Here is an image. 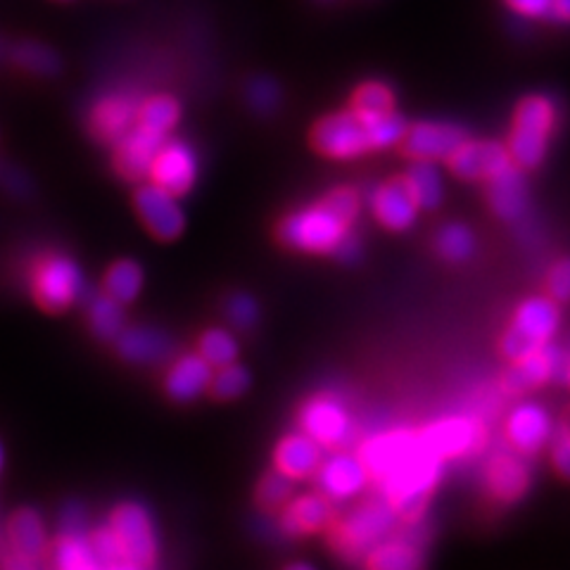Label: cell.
Returning <instances> with one entry per match:
<instances>
[{
	"instance_id": "cell-18",
	"label": "cell",
	"mask_w": 570,
	"mask_h": 570,
	"mask_svg": "<svg viewBox=\"0 0 570 570\" xmlns=\"http://www.w3.org/2000/svg\"><path fill=\"white\" fill-rule=\"evenodd\" d=\"M371 212L387 230H406L416 222L419 207L402 176H392L371 193Z\"/></svg>"
},
{
	"instance_id": "cell-8",
	"label": "cell",
	"mask_w": 570,
	"mask_h": 570,
	"mask_svg": "<svg viewBox=\"0 0 570 570\" xmlns=\"http://www.w3.org/2000/svg\"><path fill=\"white\" fill-rule=\"evenodd\" d=\"M419 440L423 448L438 456L444 459H459L471 452H478L485 444V428L480 421L469 416H450L435 421L431 425L421 428Z\"/></svg>"
},
{
	"instance_id": "cell-6",
	"label": "cell",
	"mask_w": 570,
	"mask_h": 570,
	"mask_svg": "<svg viewBox=\"0 0 570 570\" xmlns=\"http://www.w3.org/2000/svg\"><path fill=\"white\" fill-rule=\"evenodd\" d=\"M29 291L39 309L48 314L67 312L83 293L79 264L58 253L39 257L29 272Z\"/></svg>"
},
{
	"instance_id": "cell-47",
	"label": "cell",
	"mask_w": 570,
	"mask_h": 570,
	"mask_svg": "<svg viewBox=\"0 0 570 570\" xmlns=\"http://www.w3.org/2000/svg\"><path fill=\"white\" fill-rule=\"evenodd\" d=\"M333 255H335L337 259H343V262H354L356 255H360V243H356L354 234H347V236L341 240V245L335 247Z\"/></svg>"
},
{
	"instance_id": "cell-9",
	"label": "cell",
	"mask_w": 570,
	"mask_h": 570,
	"mask_svg": "<svg viewBox=\"0 0 570 570\" xmlns=\"http://www.w3.org/2000/svg\"><path fill=\"white\" fill-rule=\"evenodd\" d=\"M134 207L148 234L163 243H171L184 234L186 214L178 198L155 184L140 186L134 195Z\"/></svg>"
},
{
	"instance_id": "cell-36",
	"label": "cell",
	"mask_w": 570,
	"mask_h": 570,
	"mask_svg": "<svg viewBox=\"0 0 570 570\" xmlns=\"http://www.w3.org/2000/svg\"><path fill=\"white\" fill-rule=\"evenodd\" d=\"M350 110L360 115H385L395 110V96L381 81H366L354 88Z\"/></svg>"
},
{
	"instance_id": "cell-30",
	"label": "cell",
	"mask_w": 570,
	"mask_h": 570,
	"mask_svg": "<svg viewBox=\"0 0 570 570\" xmlns=\"http://www.w3.org/2000/svg\"><path fill=\"white\" fill-rule=\"evenodd\" d=\"M402 178L419 209H438L442 205V178L435 163L414 159V165L402 174Z\"/></svg>"
},
{
	"instance_id": "cell-45",
	"label": "cell",
	"mask_w": 570,
	"mask_h": 570,
	"mask_svg": "<svg viewBox=\"0 0 570 570\" xmlns=\"http://www.w3.org/2000/svg\"><path fill=\"white\" fill-rule=\"evenodd\" d=\"M504 3L523 17H547L551 0H504Z\"/></svg>"
},
{
	"instance_id": "cell-2",
	"label": "cell",
	"mask_w": 570,
	"mask_h": 570,
	"mask_svg": "<svg viewBox=\"0 0 570 570\" xmlns=\"http://www.w3.org/2000/svg\"><path fill=\"white\" fill-rule=\"evenodd\" d=\"M360 205L356 190L333 188L318 203L288 214L278 224V240L297 253L333 255L341 240L352 234Z\"/></svg>"
},
{
	"instance_id": "cell-44",
	"label": "cell",
	"mask_w": 570,
	"mask_h": 570,
	"mask_svg": "<svg viewBox=\"0 0 570 570\" xmlns=\"http://www.w3.org/2000/svg\"><path fill=\"white\" fill-rule=\"evenodd\" d=\"M249 100L257 107L259 112H269L278 100V91L272 81H257L249 88Z\"/></svg>"
},
{
	"instance_id": "cell-15",
	"label": "cell",
	"mask_w": 570,
	"mask_h": 570,
	"mask_svg": "<svg viewBox=\"0 0 570 570\" xmlns=\"http://www.w3.org/2000/svg\"><path fill=\"white\" fill-rule=\"evenodd\" d=\"M165 140H167V134L150 131L146 127L134 124V127L115 142L117 174L121 178H127V181H142V178H148V169Z\"/></svg>"
},
{
	"instance_id": "cell-23",
	"label": "cell",
	"mask_w": 570,
	"mask_h": 570,
	"mask_svg": "<svg viewBox=\"0 0 570 570\" xmlns=\"http://www.w3.org/2000/svg\"><path fill=\"white\" fill-rule=\"evenodd\" d=\"M138 112V100L131 94H115L98 100L91 112V134L107 142V146H115V142L127 134L136 124Z\"/></svg>"
},
{
	"instance_id": "cell-17",
	"label": "cell",
	"mask_w": 570,
	"mask_h": 570,
	"mask_svg": "<svg viewBox=\"0 0 570 570\" xmlns=\"http://www.w3.org/2000/svg\"><path fill=\"white\" fill-rule=\"evenodd\" d=\"M8 544H10V554L14 557L12 561H8L10 566L31 568L39 563V559L48 549V538H46L41 515L33 509L14 511L8 521Z\"/></svg>"
},
{
	"instance_id": "cell-35",
	"label": "cell",
	"mask_w": 570,
	"mask_h": 570,
	"mask_svg": "<svg viewBox=\"0 0 570 570\" xmlns=\"http://www.w3.org/2000/svg\"><path fill=\"white\" fill-rule=\"evenodd\" d=\"M295 480H291L288 475H283L281 471H269L262 480L255 490V499L262 511L266 513H278L285 504L291 502V497L295 492L293 488Z\"/></svg>"
},
{
	"instance_id": "cell-41",
	"label": "cell",
	"mask_w": 570,
	"mask_h": 570,
	"mask_svg": "<svg viewBox=\"0 0 570 570\" xmlns=\"http://www.w3.org/2000/svg\"><path fill=\"white\" fill-rule=\"evenodd\" d=\"M226 314L230 318V324H234L236 328H249V326H255L259 312H257V305H255L253 297L234 295L228 299Z\"/></svg>"
},
{
	"instance_id": "cell-7",
	"label": "cell",
	"mask_w": 570,
	"mask_h": 570,
	"mask_svg": "<svg viewBox=\"0 0 570 570\" xmlns=\"http://www.w3.org/2000/svg\"><path fill=\"white\" fill-rule=\"evenodd\" d=\"M115 542L119 547L124 570H146L157 563V534L150 513L136 502H124L110 513Z\"/></svg>"
},
{
	"instance_id": "cell-42",
	"label": "cell",
	"mask_w": 570,
	"mask_h": 570,
	"mask_svg": "<svg viewBox=\"0 0 570 570\" xmlns=\"http://www.w3.org/2000/svg\"><path fill=\"white\" fill-rule=\"evenodd\" d=\"M547 293H549L551 299L559 302V305H566V302H568V293H570V264H568V259H559L549 269Z\"/></svg>"
},
{
	"instance_id": "cell-22",
	"label": "cell",
	"mask_w": 570,
	"mask_h": 570,
	"mask_svg": "<svg viewBox=\"0 0 570 570\" xmlns=\"http://www.w3.org/2000/svg\"><path fill=\"white\" fill-rule=\"evenodd\" d=\"M485 184H488L485 198L497 217L507 219V222L519 219L528 207L525 171L515 165H509L499 174H494L492 178H488Z\"/></svg>"
},
{
	"instance_id": "cell-31",
	"label": "cell",
	"mask_w": 570,
	"mask_h": 570,
	"mask_svg": "<svg viewBox=\"0 0 570 570\" xmlns=\"http://www.w3.org/2000/svg\"><path fill=\"white\" fill-rule=\"evenodd\" d=\"M142 291V269L134 259H119L102 278V293L117 299L119 305H129Z\"/></svg>"
},
{
	"instance_id": "cell-28",
	"label": "cell",
	"mask_w": 570,
	"mask_h": 570,
	"mask_svg": "<svg viewBox=\"0 0 570 570\" xmlns=\"http://www.w3.org/2000/svg\"><path fill=\"white\" fill-rule=\"evenodd\" d=\"M46 551L52 566H58L60 570H98V561L91 544H88L86 532H60Z\"/></svg>"
},
{
	"instance_id": "cell-40",
	"label": "cell",
	"mask_w": 570,
	"mask_h": 570,
	"mask_svg": "<svg viewBox=\"0 0 570 570\" xmlns=\"http://www.w3.org/2000/svg\"><path fill=\"white\" fill-rule=\"evenodd\" d=\"M88 538V544H91L94 549V557L98 561V568H105V570H124V563H121V554H119V547L115 542V534L110 530V525H100L96 530H91L86 534Z\"/></svg>"
},
{
	"instance_id": "cell-21",
	"label": "cell",
	"mask_w": 570,
	"mask_h": 570,
	"mask_svg": "<svg viewBox=\"0 0 570 570\" xmlns=\"http://www.w3.org/2000/svg\"><path fill=\"white\" fill-rule=\"evenodd\" d=\"M561 324V305L547 297H528L523 299L519 309L513 312L511 328L519 331L523 337L538 347L554 341V335Z\"/></svg>"
},
{
	"instance_id": "cell-29",
	"label": "cell",
	"mask_w": 570,
	"mask_h": 570,
	"mask_svg": "<svg viewBox=\"0 0 570 570\" xmlns=\"http://www.w3.org/2000/svg\"><path fill=\"white\" fill-rule=\"evenodd\" d=\"M362 563L371 570H414L423 563V559L416 544L395 540L387 534L385 540L368 551Z\"/></svg>"
},
{
	"instance_id": "cell-24",
	"label": "cell",
	"mask_w": 570,
	"mask_h": 570,
	"mask_svg": "<svg viewBox=\"0 0 570 570\" xmlns=\"http://www.w3.org/2000/svg\"><path fill=\"white\" fill-rule=\"evenodd\" d=\"M324 459V448L305 433H293L278 442L274 452V469L291 480L312 478Z\"/></svg>"
},
{
	"instance_id": "cell-16",
	"label": "cell",
	"mask_w": 570,
	"mask_h": 570,
	"mask_svg": "<svg viewBox=\"0 0 570 570\" xmlns=\"http://www.w3.org/2000/svg\"><path fill=\"white\" fill-rule=\"evenodd\" d=\"M551 435H554V423L540 404L515 406L507 421V440L523 456L538 454Z\"/></svg>"
},
{
	"instance_id": "cell-4",
	"label": "cell",
	"mask_w": 570,
	"mask_h": 570,
	"mask_svg": "<svg viewBox=\"0 0 570 570\" xmlns=\"http://www.w3.org/2000/svg\"><path fill=\"white\" fill-rule=\"evenodd\" d=\"M397 525V515L387 499L373 497L350 513L333 519L328 530V544L347 563H362L368 551L385 540Z\"/></svg>"
},
{
	"instance_id": "cell-11",
	"label": "cell",
	"mask_w": 570,
	"mask_h": 570,
	"mask_svg": "<svg viewBox=\"0 0 570 570\" xmlns=\"http://www.w3.org/2000/svg\"><path fill=\"white\" fill-rule=\"evenodd\" d=\"M148 178L150 184L181 198L195 186V178H198V157H195L184 140L167 138L153 159Z\"/></svg>"
},
{
	"instance_id": "cell-50",
	"label": "cell",
	"mask_w": 570,
	"mask_h": 570,
	"mask_svg": "<svg viewBox=\"0 0 570 570\" xmlns=\"http://www.w3.org/2000/svg\"><path fill=\"white\" fill-rule=\"evenodd\" d=\"M0 48H3V43H0Z\"/></svg>"
},
{
	"instance_id": "cell-5",
	"label": "cell",
	"mask_w": 570,
	"mask_h": 570,
	"mask_svg": "<svg viewBox=\"0 0 570 570\" xmlns=\"http://www.w3.org/2000/svg\"><path fill=\"white\" fill-rule=\"evenodd\" d=\"M554 121L557 110L551 100L542 96L523 98L513 112V124L507 142L511 165L523 171L538 169L547 157V146L551 131H554Z\"/></svg>"
},
{
	"instance_id": "cell-26",
	"label": "cell",
	"mask_w": 570,
	"mask_h": 570,
	"mask_svg": "<svg viewBox=\"0 0 570 570\" xmlns=\"http://www.w3.org/2000/svg\"><path fill=\"white\" fill-rule=\"evenodd\" d=\"M214 368L203 360L200 354H186L176 360L167 373L165 390L176 402H190L207 392Z\"/></svg>"
},
{
	"instance_id": "cell-38",
	"label": "cell",
	"mask_w": 570,
	"mask_h": 570,
	"mask_svg": "<svg viewBox=\"0 0 570 570\" xmlns=\"http://www.w3.org/2000/svg\"><path fill=\"white\" fill-rule=\"evenodd\" d=\"M247 387H249V373L240 364L230 362L219 366L217 373H212L207 392L214 400L228 402V400L240 397Z\"/></svg>"
},
{
	"instance_id": "cell-49",
	"label": "cell",
	"mask_w": 570,
	"mask_h": 570,
	"mask_svg": "<svg viewBox=\"0 0 570 570\" xmlns=\"http://www.w3.org/2000/svg\"><path fill=\"white\" fill-rule=\"evenodd\" d=\"M0 469H3V450H0Z\"/></svg>"
},
{
	"instance_id": "cell-3",
	"label": "cell",
	"mask_w": 570,
	"mask_h": 570,
	"mask_svg": "<svg viewBox=\"0 0 570 570\" xmlns=\"http://www.w3.org/2000/svg\"><path fill=\"white\" fill-rule=\"evenodd\" d=\"M404 129L406 121L395 110L385 115L345 110L318 119L312 127L309 146L328 159H354L371 150L397 146Z\"/></svg>"
},
{
	"instance_id": "cell-12",
	"label": "cell",
	"mask_w": 570,
	"mask_h": 570,
	"mask_svg": "<svg viewBox=\"0 0 570 570\" xmlns=\"http://www.w3.org/2000/svg\"><path fill=\"white\" fill-rule=\"evenodd\" d=\"M466 138V131L456 124L444 121H419L404 129L397 148L409 159H428V163H440L448 157L459 142Z\"/></svg>"
},
{
	"instance_id": "cell-25",
	"label": "cell",
	"mask_w": 570,
	"mask_h": 570,
	"mask_svg": "<svg viewBox=\"0 0 570 570\" xmlns=\"http://www.w3.org/2000/svg\"><path fill=\"white\" fill-rule=\"evenodd\" d=\"M485 483L490 494L502 504H513L528 492L530 488V471L521 456L513 454H497L488 463Z\"/></svg>"
},
{
	"instance_id": "cell-27",
	"label": "cell",
	"mask_w": 570,
	"mask_h": 570,
	"mask_svg": "<svg viewBox=\"0 0 570 570\" xmlns=\"http://www.w3.org/2000/svg\"><path fill=\"white\" fill-rule=\"evenodd\" d=\"M115 341L124 360L136 364L165 360L171 350L167 337L150 328H121Z\"/></svg>"
},
{
	"instance_id": "cell-32",
	"label": "cell",
	"mask_w": 570,
	"mask_h": 570,
	"mask_svg": "<svg viewBox=\"0 0 570 570\" xmlns=\"http://www.w3.org/2000/svg\"><path fill=\"white\" fill-rule=\"evenodd\" d=\"M178 119H181V105L171 96H153L148 100L138 102L136 124L138 127H146L150 131L169 134Z\"/></svg>"
},
{
	"instance_id": "cell-1",
	"label": "cell",
	"mask_w": 570,
	"mask_h": 570,
	"mask_svg": "<svg viewBox=\"0 0 570 570\" xmlns=\"http://www.w3.org/2000/svg\"><path fill=\"white\" fill-rule=\"evenodd\" d=\"M360 459L397 521L419 523L442 478V461L423 448L419 433L397 428L373 435L360 448Z\"/></svg>"
},
{
	"instance_id": "cell-20",
	"label": "cell",
	"mask_w": 570,
	"mask_h": 570,
	"mask_svg": "<svg viewBox=\"0 0 570 570\" xmlns=\"http://www.w3.org/2000/svg\"><path fill=\"white\" fill-rule=\"evenodd\" d=\"M561 350L563 347L549 341L544 347L511 362L509 371L502 379L504 390L511 392V395H523V392L542 387L547 381H554V368H557V360H559Z\"/></svg>"
},
{
	"instance_id": "cell-14",
	"label": "cell",
	"mask_w": 570,
	"mask_h": 570,
	"mask_svg": "<svg viewBox=\"0 0 570 570\" xmlns=\"http://www.w3.org/2000/svg\"><path fill=\"white\" fill-rule=\"evenodd\" d=\"M312 478H316L318 492L326 494L331 502L352 499L368 485V473L360 454H350V452L321 459L318 469Z\"/></svg>"
},
{
	"instance_id": "cell-39",
	"label": "cell",
	"mask_w": 570,
	"mask_h": 570,
	"mask_svg": "<svg viewBox=\"0 0 570 570\" xmlns=\"http://www.w3.org/2000/svg\"><path fill=\"white\" fill-rule=\"evenodd\" d=\"M12 60L24 67L27 71H33V75H56L60 69L58 56L52 50H48L46 46L39 43H20L12 48Z\"/></svg>"
},
{
	"instance_id": "cell-19",
	"label": "cell",
	"mask_w": 570,
	"mask_h": 570,
	"mask_svg": "<svg viewBox=\"0 0 570 570\" xmlns=\"http://www.w3.org/2000/svg\"><path fill=\"white\" fill-rule=\"evenodd\" d=\"M281 525L293 538H305V534L326 530L335 519L333 502L321 492L291 497V502L281 509Z\"/></svg>"
},
{
	"instance_id": "cell-13",
	"label": "cell",
	"mask_w": 570,
	"mask_h": 570,
	"mask_svg": "<svg viewBox=\"0 0 570 570\" xmlns=\"http://www.w3.org/2000/svg\"><path fill=\"white\" fill-rule=\"evenodd\" d=\"M302 433L309 435L321 448H337L350 435V414L347 409L331 395L312 397L299 412Z\"/></svg>"
},
{
	"instance_id": "cell-33",
	"label": "cell",
	"mask_w": 570,
	"mask_h": 570,
	"mask_svg": "<svg viewBox=\"0 0 570 570\" xmlns=\"http://www.w3.org/2000/svg\"><path fill=\"white\" fill-rule=\"evenodd\" d=\"M88 324L100 341H115L124 328V309L110 295H96L88 305Z\"/></svg>"
},
{
	"instance_id": "cell-46",
	"label": "cell",
	"mask_w": 570,
	"mask_h": 570,
	"mask_svg": "<svg viewBox=\"0 0 570 570\" xmlns=\"http://www.w3.org/2000/svg\"><path fill=\"white\" fill-rule=\"evenodd\" d=\"M62 532H86V513L81 507H67L62 513Z\"/></svg>"
},
{
	"instance_id": "cell-48",
	"label": "cell",
	"mask_w": 570,
	"mask_h": 570,
	"mask_svg": "<svg viewBox=\"0 0 570 570\" xmlns=\"http://www.w3.org/2000/svg\"><path fill=\"white\" fill-rule=\"evenodd\" d=\"M568 6L570 0H551L547 17H557V22H568Z\"/></svg>"
},
{
	"instance_id": "cell-37",
	"label": "cell",
	"mask_w": 570,
	"mask_h": 570,
	"mask_svg": "<svg viewBox=\"0 0 570 570\" xmlns=\"http://www.w3.org/2000/svg\"><path fill=\"white\" fill-rule=\"evenodd\" d=\"M435 247L442 259L459 264V262H466L473 255L475 240L471 230L463 224H448L438 234Z\"/></svg>"
},
{
	"instance_id": "cell-10",
	"label": "cell",
	"mask_w": 570,
	"mask_h": 570,
	"mask_svg": "<svg viewBox=\"0 0 570 570\" xmlns=\"http://www.w3.org/2000/svg\"><path fill=\"white\" fill-rule=\"evenodd\" d=\"M450 171L463 181H488L494 174L511 165L504 142L463 138L459 146L444 157Z\"/></svg>"
},
{
	"instance_id": "cell-43",
	"label": "cell",
	"mask_w": 570,
	"mask_h": 570,
	"mask_svg": "<svg viewBox=\"0 0 570 570\" xmlns=\"http://www.w3.org/2000/svg\"><path fill=\"white\" fill-rule=\"evenodd\" d=\"M554 438V442H551V463H554L557 473L566 480L568 478V463H570V435H568V421L563 419L557 428V433L551 435Z\"/></svg>"
},
{
	"instance_id": "cell-34",
	"label": "cell",
	"mask_w": 570,
	"mask_h": 570,
	"mask_svg": "<svg viewBox=\"0 0 570 570\" xmlns=\"http://www.w3.org/2000/svg\"><path fill=\"white\" fill-rule=\"evenodd\" d=\"M198 354L212 368H219L224 364H230V362L238 360V343L228 331L209 328L200 335Z\"/></svg>"
}]
</instances>
